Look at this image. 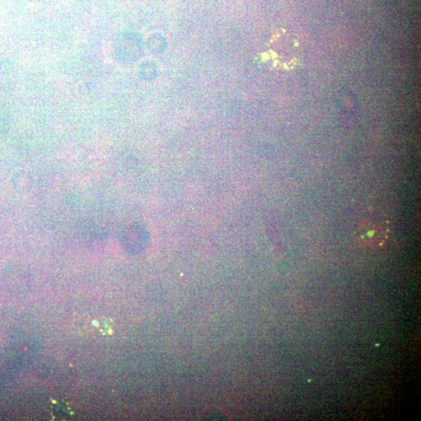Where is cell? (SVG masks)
<instances>
[{"mask_svg":"<svg viewBox=\"0 0 421 421\" xmlns=\"http://www.w3.org/2000/svg\"><path fill=\"white\" fill-rule=\"evenodd\" d=\"M73 328L80 335H88L94 328L90 317L86 315H80L73 320Z\"/></svg>","mask_w":421,"mask_h":421,"instance_id":"7a4b0ae2","label":"cell"},{"mask_svg":"<svg viewBox=\"0 0 421 421\" xmlns=\"http://www.w3.org/2000/svg\"><path fill=\"white\" fill-rule=\"evenodd\" d=\"M358 243L366 247L381 246L386 239V232L380 226L371 222L360 224L356 232Z\"/></svg>","mask_w":421,"mask_h":421,"instance_id":"6da1fadb","label":"cell"}]
</instances>
